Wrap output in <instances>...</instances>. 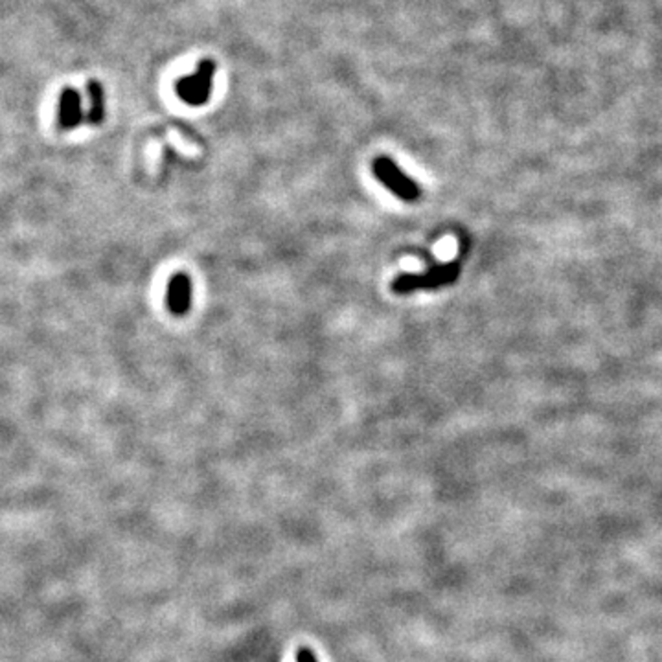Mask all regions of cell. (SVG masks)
<instances>
[{"label": "cell", "instance_id": "obj_1", "mask_svg": "<svg viewBox=\"0 0 662 662\" xmlns=\"http://www.w3.org/2000/svg\"><path fill=\"white\" fill-rule=\"evenodd\" d=\"M460 274V263L458 262H449V263H441L427 272H407L400 274L398 279L392 282V291L398 295H408V293H416V291H432L446 287L453 282H456Z\"/></svg>", "mask_w": 662, "mask_h": 662}, {"label": "cell", "instance_id": "obj_2", "mask_svg": "<svg viewBox=\"0 0 662 662\" xmlns=\"http://www.w3.org/2000/svg\"><path fill=\"white\" fill-rule=\"evenodd\" d=\"M372 170L377 181L389 188L401 201L414 203L420 199L422 188L418 186V182L412 181L391 157H377L374 160Z\"/></svg>", "mask_w": 662, "mask_h": 662}, {"label": "cell", "instance_id": "obj_3", "mask_svg": "<svg viewBox=\"0 0 662 662\" xmlns=\"http://www.w3.org/2000/svg\"><path fill=\"white\" fill-rule=\"evenodd\" d=\"M214 77H215V63L212 60H203L196 72L181 77L175 83V91L184 103L191 107H201L212 96Z\"/></svg>", "mask_w": 662, "mask_h": 662}, {"label": "cell", "instance_id": "obj_4", "mask_svg": "<svg viewBox=\"0 0 662 662\" xmlns=\"http://www.w3.org/2000/svg\"><path fill=\"white\" fill-rule=\"evenodd\" d=\"M85 117H83V105H81V96L76 89L65 87L60 96V105H58V125L61 131H70L76 129Z\"/></svg>", "mask_w": 662, "mask_h": 662}, {"label": "cell", "instance_id": "obj_5", "mask_svg": "<svg viewBox=\"0 0 662 662\" xmlns=\"http://www.w3.org/2000/svg\"><path fill=\"white\" fill-rule=\"evenodd\" d=\"M191 306V280L186 272L172 276L168 286V310L175 317H184Z\"/></svg>", "mask_w": 662, "mask_h": 662}, {"label": "cell", "instance_id": "obj_6", "mask_svg": "<svg viewBox=\"0 0 662 662\" xmlns=\"http://www.w3.org/2000/svg\"><path fill=\"white\" fill-rule=\"evenodd\" d=\"M87 96H89V110L85 120L91 125H100L105 120V91L96 79L87 83Z\"/></svg>", "mask_w": 662, "mask_h": 662}, {"label": "cell", "instance_id": "obj_7", "mask_svg": "<svg viewBox=\"0 0 662 662\" xmlns=\"http://www.w3.org/2000/svg\"><path fill=\"white\" fill-rule=\"evenodd\" d=\"M296 662H319V660H317V657H315V653H313L311 650L303 648V650L298 651V655H296Z\"/></svg>", "mask_w": 662, "mask_h": 662}]
</instances>
